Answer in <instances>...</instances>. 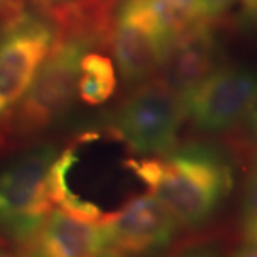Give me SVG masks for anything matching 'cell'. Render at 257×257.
<instances>
[{"label": "cell", "instance_id": "cell-1", "mask_svg": "<svg viewBox=\"0 0 257 257\" xmlns=\"http://www.w3.org/2000/svg\"><path fill=\"white\" fill-rule=\"evenodd\" d=\"M127 167L190 229L210 220L233 187L229 160L216 147L202 143L175 147L163 156L128 160Z\"/></svg>", "mask_w": 257, "mask_h": 257}, {"label": "cell", "instance_id": "cell-2", "mask_svg": "<svg viewBox=\"0 0 257 257\" xmlns=\"http://www.w3.org/2000/svg\"><path fill=\"white\" fill-rule=\"evenodd\" d=\"M55 46L39 69L30 89L15 110L19 135H33L56 123L77 96L80 66L92 47L109 42L110 29L77 23L59 26Z\"/></svg>", "mask_w": 257, "mask_h": 257}, {"label": "cell", "instance_id": "cell-3", "mask_svg": "<svg viewBox=\"0 0 257 257\" xmlns=\"http://www.w3.org/2000/svg\"><path fill=\"white\" fill-rule=\"evenodd\" d=\"M57 35V25L42 10L19 5L6 12L0 23V123L26 96Z\"/></svg>", "mask_w": 257, "mask_h": 257}, {"label": "cell", "instance_id": "cell-4", "mask_svg": "<svg viewBox=\"0 0 257 257\" xmlns=\"http://www.w3.org/2000/svg\"><path fill=\"white\" fill-rule=\"evenodd\" d=\"M53 145H39L0 170V234L26 244L53 209L49 176L57 157Z\"/></svg>", "mask_w": 257, "mask_h": 257}, {"label": "cell", "instance_id": "cell-5", "mask_svg": "<svg viewBox=\"0 0 257 257\" xmlns=\"http://www.w3.org/2000/svg\"><path fill=\"white\" fill-rule=\"evenodd\" d=\"M183 119L182 99L162 82H147L120 104L111 130L135 153L163 156L176 147Z\"/></svg>", "mask_w": 257, "mask_h": 257}, {"label": "cell", "instance_id": "cell-6", "mask_svg": "<svg viewBox=\"0 0 257 257\" xmlns=\"http://www.w3.org/2000/svg\"><path fill=\"white\" fill-rule=\"evenodd\" d=\"M109 42L120 76L142 84L160 70L173 40L146 0H114Z\"/></svg>", "mask_w": 257, "mask_h": 257}, {"label": "cell", "instance_id": "cell-7", "mask_svg": "<svg viewBox=\"0 0 257 257\" xmlns=\"http://www.w3.org/2000/svg\"><path fill=\"white\" fill-rule=\"evenodd\" d=\"M180 99L184 117L194 127L220 133L246 121L257 106V74L221 64Z\"/></svg>", "mask_w": 257, "mask_h": 257}, {"label": "cell", "instance_id": "cell-8", "mask_svg": "<svg viewBox=\"0 0 257 257\" xmlns=\"http://www.w3.org/2000/svg\"><path fill=\"white\" fill-rule=\"evenodd\" d=\"M109 246L130 257H159L172 247L180 223L155 194L138 196L103 221Z\"/></svg>", "mask_w": 257, "mask_h": 257}, {"label": "cell", "instance_id": "cell-9", "mask_svg": "<svg viewBox=\"0 0 257 257\" xmlns=\"http://www.w3.org/2000/svg\"><path fill=\"white\" fill-rule=\"evenodd\" d=\"M211 22L200 20L173 37L162 63V83L179 97L221 66V47Z\"/></svg>", "mask_w": 257, "mask_h": 257}, {"label": "cell", "instance_id": "cell-10", "mask_svg": "<svg viewBox=\"0 0 257 257\" xmlns=\"http://www.w3.org/2000/svg\"><path fill=\"white\" fill-rule=\"evenodd\" d=\"M107 246L103 223L82 220L57 209L25 244V257H99Z\"/></svg>", "mask_w": 257, "mask_h": 257}, {"label": "cell", "instance_id": "cell-11", "mask_svg": "<svg viewBox=\"0 0 257 257\" xmlns=\"http://www.w3.org/2000/svg\"><path fill=\"white\" fill-rule=\"evenodd\" d=\"M117 87L114 64L100 53H86L80 66L77 96L87 106H99L111 99Z\"/></svg>", "mask_w": 257, "mask_h": 257}, {"label": "cell", "instance_id": "cell-12", "mask_svg": "<svg viewBox=\"0 0 257 257\" xmlns=\"http://www.w3.org/2000/svg\"><path fill=\"white\" fill-rule=\"evenodd\" d=\"M172 37L204 20L199 0H146Z\"/></svg>", "mask_w": 257, "mask_h": 257}, {"label": "cell", "instance_id": "cell-13", "mask_svg": "<svg viewBox=\"0 0 257 257\" xmlns=\"http://www.w3.org/2000/svg\"><path fill=\"white\" fill-rule=\"evenodd\" d=\"M114 0H35L37 8L46 13L56 25L86 18L110 9Z\"/></svg>", "mask_w": 257, "mask_h": 257}, {"label": "cell", "instance_id": "cell-14", "mask_svg": "<svg viewBox=\"0 0 257 257\" xmlns=\"http://www.w3.org/2000/svg\"><path fill=\"white\" fill-rule=\"evenodd\" d=\"M241 216H243L244 237L257 236V159L253 163L244 189Z\"/></svg>", "mask_w": 257, "mask_h": 257}, {"label": "cell", "instance_id": "cell-15", "mask_svg": "<svg viewBox=\"0 0 257 257\" xmlns=\"http://www.w3.org/2000/svg\"><path fill=\"white\" fill-rule=\"evenodd\" d=\"M237 0H199L204 20H217L229 12Z\"/></svg>", "mask_w": 257, "mask_h": 257}, {"label": "cell", "instance_id": "cell-16", "mask_svg": "<svg viewBox=\"0 0 257 257\" xmlns=\"http://www.w3.org/2000/svg\"><path fill=\"white\" fill-rule=\"evenodd\" d=\"M244 239V243L240 246L233 257H257V236Z\"/></svg>", "mask_w": 257, "mask_h": 257}, {"label": "cell", "instance_id": "cell-17", "mask_svg": "<svg viewBox=\"0 0 257 257\" xmlns=\"http://www.w3.org/2000/svg\"><path fill=\"white\" fill-rule=\"evenodd\" d=\"M243 16L250 26L257 29V0H243Z\"/></svg>", "mask_w": 257, "mask_h": 257}, {"label": "cell", "instance_id": "cell-18", "mask_svg": "<svg viewBox=\"0 0 257 257\" xmlns=\"http://www.w3.org/2000/svg\"><path fill=\"white\" fill-rule=\"evenodd\" d=\"M246 123H247L248 135L251 136L253 142L257 143V106L253 109V111L248 114V117L246 119Z\"/></svg>", "mask_w": 257, "mask_h": 257}, {"label": "cell", "instance_id": "cell-19", "mask_svg": "<svg viewBox=\"0 0 257 257\" xmlns=\"http://www.w3.org/2000/svg\"><path fill=\"white\" fill-rule=\"evenodd\" d=\"M177 257H219L216 253H213L210 250H206V248H194L190 251H186L183 254Z\"/></svg>", "mask_w": 257, "mask_h": 257}, {"label": "cell", "instance_id": "cell-20", "mask_svg": "<svg viewBox=\"0 0 257 257\" xmlns=\"http://www.w3.org/2000/svg\"><path fill=\"white\" fill-rule=\"evenodd\" d=\"M20 5V0H0V12H9Z\"/></svg>", "mask_w": 257, "mask_h": 257}, {"label": "cell", "instance_id": "cell-21", "mask_svg": "<svg viewBox=\"0 0 257 257\" xmlns=\"http://www.w3.org/2000/svg\"><path fill=\"white\" fill-rule=\"evenodd\" d=\"M99 257H130L126 256V254H123V253H119V251H116V250H113V251H107V253H101Z\"/></svg>", "mask_w": 257, "mask_h": 257}, {"label": "cell", "instance_id": "cell-22", "mask_svg": "<svg viewBox=\"0 0 257 257\" xmlns=\"http://www.w3.org/2000/svg\"><path fill=\"white\" fill-rule=\"evenodd\" d=\"M0 257H9V254H8L2 247H0Z\"/></svg>", "mask_w": 257, "mask_h": 257}]
</instances>
